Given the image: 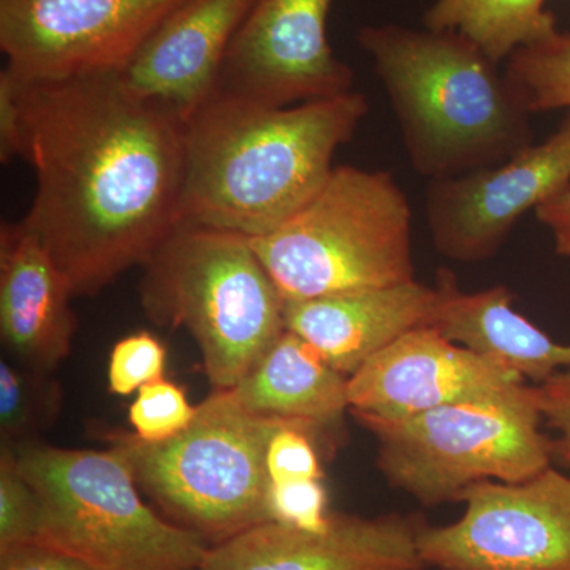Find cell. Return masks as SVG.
Returning a JSON list of instances; mask_svg holds the SVG:
<instances>
[{"mask_svg": "<svg viewBox=\"0 0 570 570\" xmlns=\"http://www.w3.org/2000/svg\"><path fill=\"white\" fill-rule=\"evenodd\" d=\"M11 78L21 159L37 178L22 219L73 296L99 294L181 220L186 119L129 91L119 75Z\"/></svg>", "mask_w": 570, "mask_h": 570, "instance_id": "obj_1", "label": "cell"}, {"mask_svg": "<svg viewBox=\"0 0 570 570\" xmlns=\"http://www.w3.org/2000/svg\"><path fill=\"white\" fill-rule=\"evenodd\" d=\"M370 110L352 91L272 107L214 94L186 121L179 217L261 238L306 205Z\"/></svg>", "mask_w": 570, "mask_h": 570, "instance_id": "obj_2", "label": "cell"}, {"mask_svg": "<svg viewBox=\"0 0 570 570\" xmlns=\"http://www.w3.org/2000/svg\"><path fill=\"white\" fill-rule=\"evenodd\" d=\"M412 168L433 179L494 167L530 148L534 130L499 63L456 31L363 26Z\"/></svg>", "mask_w": 570, "mask_h": 570, "instance_id": "obj_3", "label": "cell"}, {"mask_svg": "<svg viewBox=\"0 0 570 570\" xmlns=\"http://www.w3.org/2000/svg\"><path fill=\"white\" fill-rule=\"evenodd\" d=\"M141 268L146 316L193 335L214 390H234L284 333V298L246 236L179 220Z\"/></svg>", "mask_w": 570, "mask_h": 570, "instance_id": "obj_4", "label": "cell"}, {"mask_svg": "<svg viewBox=\"0 0 570 570\" xmlns=\"http://www.w3.org/2000/svg\"><path fill=\"white\" fill-rule=\"evenodd\" d=\"M250 245L285 303L415 279L411 206L389 171L337 165L306 205Z\"/></svg>", "mask_w": 570, "mask_h": 570, "instance_id": "obj_5", "label": "cell"}, {"mask_svg": "<svg viewBox=\"0 0 570 570\" xmlns=\"http://www.w3.org/2000/svg\"><path fill=\"white\" fill-rule=\"evenodd\" d=\"M284 420L255 414L232 390H214L189 428L164 442L108 434L142 493L174 523L214 543L269 520V439Z\"/></svg>", "mask_w": 570, "mask_h": 570, "instance_id": "obj_6", "label": "cell"}, {"mask_svg": "<svg viewBox=\"0 0 570 570\" xmlns=\"http://www.w3.org/2000/svg\"><path fill=\"white\" fill-rule=\"evenodd\" d=\"M11 448L40 501V543L100 570L200 569L208 540L148 508L132 469L115 449H61L37 441Z\"/></svg>", "mask_w": 570, "mask_h": 570, "instance_id": "obj_7", "label": "cell"}, {"mask_svg": "<svg viewBox=\"0 0 570 570\" xmlns=\"http://www.w3.org/2000/svg\"><path fill=\"white\" fill-rule=\"evenodd\" d=\"M377 439V464L426 508L483 480L523 482L551 466L538 389L509 401L449 404L406 419L355 415Z\"/></svg>", "mask_w": 570, "mask_h": 570, "instance_id": "obj_8", "label": "cell"}, {"mask_svg": "<svg viewBox=\"0 0 570 570\" xmlns=\"http://www.w3.org/2000/svg\"><path fill=\"white\" fill-rule=\"evenodd\" d=\"M463 517L419 530L423 564L439 570H570V475L553 466L523 482L461 491Z\"/></svg>", "mask_w": 570, "mask_h": 570, "instance_id": "obj_9", "label": "cell"}, {"mask_svg": "<svg viewBox=\"0 0 570 570\" xmlns=\"http://www.w3.org/2000/svg\"><path fill=\"white\" fill-rule=\"evenodd\" d=\"M187 0H0V51L20 80L119 75Z\"/></svg>", "mask_w": 570, "mask_h": 570, "instance_id": "obj_10", "label": "cell"}, {"mask_svg": "<svg viewBox=\"0 0 570 570\" xmlns=\"http://www.w3.org/2000/svg\"><path fill=\"white\" fill-rule=\"evenodd\" d=\"M569 186L570 110L557 132L505 163L430 181L425 216L433 245L452 261H487L523 214Z\"/></svg>", "mask_w": 570, "mask_h": 570, "instance_id": "obj_11", "label": "cell"}, {"mask_svg": "<svg viewBox=\"0 0 570 570\" xmlns=\"http://www.w3.org/2000/svg\"><path fill=\"white\" fill-rule=\"evenodd\" d=\"M333 3L255 0L232 41L217 92L291 107L354 91V70L328 40Z\"/></svg>", "mask_w": 570, "mask_h": 570, "instance_id": "obj_12", "label": "cell"}, {"mask_svg": "<svg viewBox=\"0 0 570 570\" xmlns=\"http://www.w3.org/2000/svg\"><path fill=\"white\" fill-rule=\"evenodd\" d=\"M532 387L438 330L420 326L348 377V412L406 419L449 404L519 400Z\"/></svg>", "mask_w": 570, "mask_h": 570, "instance_id": "obj_13", "label": "cell"}, {"mask_svg": "<svg viewBox=\"0 0 570 570\" xmlns=\"http://www.w3.org/2000/svg\"><path fill=\"white\" fill-rule=\"evenodd\" d=\"M417 534L397 515L333 513L322 531L266 521L209 547L198 570H420Z\"/></svg>", "mask_w": 570, "mask_h": 570, "instance_id": "obj_14", "label": "cell"}, {"mask_svg": "<svg viewBox=\"0 0 570 570\" xmlns=\"http://www.w3.org/2000/svg\"><path fill=\"white\" fill-rule=\"evenodd\" d=\"M255 0H187L119 73L129 91L190 118L217 92L236 32Z\"/></svg>", "mask_w": 570, "mask_h": 570, "instance_id": "obj_15", "label": "cell"}, {"mask_svg": "<svg viewBox=\"0 0 570 570\" xmlns=\"http://www.w3.org/2000/svg\"><path fill=\"white\" fill-rule=\"evenodd\" d=\"M71 288L24 219L0 227V337L13 362L52 373L71 352Z\"/></svg>", "mask_w": 570, "mask_h": 570, "instance_id": "obj_16", "label": "cell"}, {"mask_svg": "<svg viewBox=\"0 0 570 570\" xmlns=\"http://www.w3.org/2000/svg\"><path fill=\"white\" fill-rule=\"evenodd\" d=\"M436 287L417 279L284 305L285 328L302 336L330 366L351 377L397 337L430 326Z\"/></svg>", "mask_w": 570, "mask_h": 570, "instance_id": "obj_17", "label": "cell"}, {"mask_svg": "<svg viewBox=\"0 0 570 570\" xmlns=\"http://www.w3.org/2000/svg\"><path fill=\"white\" fill-rule=\"evenodd\" d=\"M431 328L531 385L570 365V344H560L513 309L505 285L461 292L455 276L441 272Z\"/></svg>", "mask_w": 570, "mask_h": 570, "instance_id": "obj_18", "label": "cell"}, {"mask_svg": "<svg viewBox=\"0 0 570 570\" xmlns=\"http://www.w3.org/2000/svg\"><path fill=\"white\" fill-rule=\"evenodd\" d=\"M347 384L316 348L285 328L232 393L255 414L307 428L326 448L336 444L348 411Z\"/></svg>", "mask_w": 570, "mask_h": 570, "instance_id": "obj_19", "label": "cell"}, {"mask_svg": "<svg viewBox=\"0 0 570 570\" xmlns=\"http://www.w3.org/2000/svg\"><path fill=\"white\" fill-rule=\"evenodd\" d=\"M547 0H436L423 14L434 31H456L501 63L527 45L558 32Z\"/></svg>", "mask_w": 570, "mask_h": 570, "instance_id": "obj_20", "label": "cell"}, {"mask_svg": "<svg viewBox=\"0 0 570 570\" xmlns=\"http://www.w3.org/2000/svg\"><path fill=\"white\" fill-rule=\"evenodd\" d=\"M62 387L51 373L3 356L0 360V434L2 444L33 442L58 422Z\"/></svg>", "mask_w": 570, "mask_h": 570, "instance_id": "obj_21", "label": "cell"}, {"mask_svg": "<svg viewBox=\"0 0 570 570\" xmlns=\"http://www.w3.org/2000/svg\"><path fill=\"white\" fill-rule=\"evenodd\" d=\"M505 78L531 115L570 110V33L554 32L508 58Z\"/></svg>", "mask_w": 570, "mask_h": 570, "instance_id": "obj_22", "label": "cell"}, {"mask_svg": "<svg viewBox=\"0 0 570 570\" xmlns=\"http://www.w3.org/2000/svg\"><path fill=\"white\" fill-rule=\"evenodd\" d=\"M43 513L11 445L0 448V551L40 543Z\"/></svg>", "mask_w": 570, "mask_h": 570, "instance_id": "obj_23", "label": "cell"}, {"mask_svg": "<svg viewBox=\"0 0 570 570\" xmlns=\"http://www.w3.org/2000/svg\"><path fill=\"white\" fill-rule=\"evenodd\" d=\"M197 414L198 406L187 400L186 392L163 377L138 390L129 407V422L141 441L164 442L183 433Z\"/></svg>", "mask_w": 570, "mask_h": 570, "instance_id": "obj_24", "label": "cell"}, {"mask_svg": "<svg viewBox=\"0 0 570 570\" xmlns=\"http://www.w3.org/2000/svg\"><path fill=\"white\" fill-rule=\"evenodd\" d=\"M167 351L148 332L122 337L112 347L108 363V389L112 395H132L142 385L164 377Z\"/></svg>", "mask_w": 570, "mask_h": 570, "instance_id": "obj_25", "label": "cell"}, {"mask_svg": "<svg viewBox=\"0 0 570 570\" xmlns=\"http://www.w3.org/2000/svg\"><path fill=\"white\" fill-rule=\"evenodd\" d=\"M266 505L269 520L305 531L325 530L333 515L322 479L269 482Z\"/></svg>", "mask_w": 570, "mask_h": 570, "instance_id": "obj_26", "label": "cell"}, {"mask_svg": "<svg viewBox=\"0 0 570 570\" xmlns=\"http://www.w3.org/2000/svg\"><path fill=\"white\" fill-rule=\"evenodd\" d=\"M324 449L325 445L313 431L285 422L269 439L266 452L269 482L324 479L321 464V452Z\"/></svg>", "mask_w": 570, "mask_h": 570, "instance_id": "obj_27", "label": "cell"}, {"mask_svg": "<svg viewBox=\"0 0 570 570\" xmlns=\"http://www.w3.org/2000/svg\"><path fill=\"white\" fill-rule=\"evenodd\" d=\"M540 417L554 433L551 459L570 468V365L535 385Z\"/></svg>", "mask_w": 570, "mask_h": 570, "instance_id": "obj_28", "label": "cell"}, {"mask_svg": "<svg viewBox=\"0 0 570 570\" xmlns=\"http://www.w3.org/2000/svg\"><path fill=\"white\" fill-rule=\"evenodd\" d=\"M0 570H100L91 562L48 543H28L0 551Z\"/></svg>", "mask_w": 570, "mask_h": 570, "instance_id": "obj_29", "label": "cell"}, {"mask_svg": "<svg viewBox=\"0 0 570 570\" xmlns=\"http://www.w3.org/2000/svg\"><path fill=\"white\" fill-rule=\"evenodd\" d=\"M21 111L17 85L9 71H0V163L21 157Z\"/></svg>", "mask_w": 570, "mask_h": 570, "instance_id": "obj_30", "label": "cell"}, {"mask_svg": "<svg viewBox=\"0 0 570 570\" xmlns=\"http://www.w3.org/2000/svg\"><path fill=\"white\" fill-rule=\"evenodd\" d=\"M535 216L553 236L557 254L570 258V186L547 204L539 206Z\"/></svg>", "mask_w": 570, "mask_h": 570, "instance_id": "obj_31", "label": "cell"}, {"mask_svg": "<svg viewBox=\"0 0 570 570\" xmlns=\"http://www.w3.org/2000/svg\"><path fill=\"white\" fill-rule=\"evenodd\" d=\"M420 570H425V568H423V569H420Z\"/></svg>", "mask_w": 570, "mask_h": 570, "instance_id": "obj_32", "label": "cell"}]
</instances>
